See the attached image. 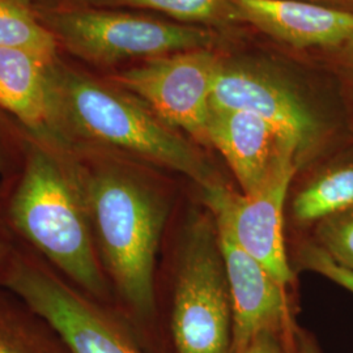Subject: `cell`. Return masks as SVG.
<instances>
[{"label":"cell","instance_id":"cell-19","mask_svg":"<svg viewBox=\"0 0 353 353\" xmlns=\"http://www.w3.org/2000/svg\"><path fill=\"white\" fill-rule=\"evenodd\" d=\"M296 265L301 270L318 274L353 293V271L338 265L327 252L310 237H303L296 248Z\"/></svg>","mask_w":353,"mask_h":353},{"label":"cell","instance_id":"cell-4","mask_svg":"<svg viewBox=\"0 0 353 353\" xmlns=\"http://www.w3.org/2000/svg\"><path fill=\"white\" fill-rule=\"evenodd\" d=\"M211 106L262 118L293 145L301 172L353 139L335 84L326 92H310L258 62L223 59Z\"/></svg>","mask_w":353,"mask_h":353},{"label":"cell","instance_id":"cell-25","mask_svg":"<svg viewBox=\"0 0 353 353\" xmlns=\"http://www.w3.org/2000/svg\"><path fill=\"white\" fill-rule=\"evenodd\" d=\"M0 168H1V163H0Z\"/></svg>","mask_w":353,"mask_h":353},{"label":"cell","instance_id":"cell-23","mask_svg":"<svg viewBox=\"0 0 353 353\" xmlns=\"http://www.w3.org/2000/svg\"><path fill=\"white\" fill-rule=\"evenodd\" d=\"M305 1L319 4L339 12L353 14V0H305Z\"/></svg>","mask_w":353,"mask_h":353},{"label":"cell","instance_id":"cell-20","mask_svg":"<svg viewBox=\"0 0 353 353\" xmlns=\"http://www.w3.org/2000/svg\"><path fill=\"white\" fill-rule=\"evenodd\" d=\"M316 61L331 76L336 87L353 137V43L318 57Z\"/></svg>","mask_w":353,"mask_h":353},{"label":"cell","instance_id":"cell-21","mask_svg":"<svg viewBox=\"0 0 353 353\" xmlns=\"http://www.w3.org/2000/svg\"><path fill=\"white\" fill-rule=\"evenodd\" d=\"M284 336L288 353H322L316 339L306 331L294 327V325L287 332H284Z\"/></svg>","mask_w":353,"mask_h":353},{"label":"cell","instance_id":"cell-13","mask_svg":"<svg viewBox=\"0 0 353 353\" xmlns=\"http://www.w3.org/2000/svg\"><path fill=\"white\" fill-rule=\"evenodd\" d=\"M290 198V223L301 232L353 208V139L306 168Z\"/></svg>","mask_w":353,"mask_h":353},{"label":"cell","instance_id":"cell-15","mask_svg":"<svg viewBox=\"0 0 353 353\" xmlns=\"http://www.w3.org/2000/svg\"><path fill=\"white\" fill-rule=\"evenodd\" d=\"M0 353H72L58 330L0 285Z\"/></svg>","mask_w":353,"mask_h":353},{"label":"cell","instance_id":"cell-18","mask_svg":"<svg viewBox=\"0 0 353 353\" xmlns=\"http://www.w3.org/2000/svg\"><path fill=\"white\" fill-rule=\"evenodd\" d=\"M307 237L338 265L353 271V208L321 221Z\"/></svg>","mask_w":353,"mask_h":353},{"label":"cell","instance_id":"cell-14","mask_svg":"<svg viewBox=\"0 0 353 353\" xmlns=\"http://www.w3.org/2000/svg\"><path fill=\"white\" fill-rule=\"evenodd\" d=\"M51 63L28 51L0 49V105L46 144L52 134Z\"/></svg>","mask_w":353,"mask_h":353},{"label":"cell","instance_id":"cell-5","mask_svg":"<svg viewBox=\"0 0 353 353\" xmlns=\"http://www.w3.org/2000/svg\"><path fill=\"white\" fill-rule=\"evenodd\" d=\"M169 328L176 353H232L233 313L214 216L194 212L178 241Z\"/></svg>","mask_w":353,"mask_h":353},{"label":"cell","instance_id":"cell-9","mask_svg":"<svg viewBox=\"0 0 353 353\" xmlns=\"http://www.w3.org/2000/svg\"><path fill=\"white\" fill-rule=\"evenodd\" d=\"M299 173L297 161L287 159L252 195L229 186L202 191L203 204L225 214L241 248L284 287L296 279L285 248L284 221L290 188Z\"/></svg>","mask_w":353,"mask_h":353},{"label":"cell","instance_id":"cell-6","mask_svg":"<svg viewBox=\"0 0 353 353\" xmlns=\"http://www.w3.org/2000/svg\"><path fill=\"white\" fill-rule=\"evenodd\" d=\"M0 285L45 316L72 353H147L123 316L77 290L36 252L7 249Z\"/></svg>","mask_w":353,"mask_h":353},{"label":"cell","instance_id":"cell-8","mask_svg":"<svg viewBox=\"0 0 353 353\" xmlns=\"http://www.w3.org/2000/svg\"><path fill=\"white\" fill-rule=\"evenodd\" d=\"M221 61L214 49L179 51L115 74L110 81L138 97L165 123L208 147L211 94Z\"/></svg>","mask_w":353,"mask_h":353},{"label":"cell","instance_id":"cell-11","mask_svg":"<svg viewBox=\"0 0 353 353\" xmlns=\"http://www.w3.org/2000/svg\"><path fill=\"white\" fill-rule=\"evenodd\" d=\"M234 23L316 58L353 43V14L305 0H230Z\"/></svg>","mask_w":353,"mask_h":353},{"label":"cell","instance_id":"cell-10","mask_svg":"<svg viewBox=\"0 0 353 353\" xmlns=\"http://www.w3.org/2000/svg\"><path fill=\"white\" fill-rule=\"evenodd\" d=\"M205 208L214 216L227 271L233 313L232 353H240L256 335L265 331L284 332L293 326L287 287L241 248L225 214Z\"/></svg>","mask_w":353,"mask_h":353},{"label":"cell","instance_id":"cell-3","mask_svg":"<svg viewBox=\"0 0 353 353\" xmlns=\"http://www.w3.org/2000/svg\"><path fill=\"white\" fill-rule=\"evenodd\" d=\"M11 227L77 290L108 305L110 284L65 153L37 141L8 203Z\"/></svg>","mask_w":353,"mask_h":353},{"label":"cell","instance_id":"cell-2","mask_svg":"<svg viewBox=\"0 0 353 353\" xmlns=\"http://www.w3.org/2000/svg\"><path fill=\"white\" fill-rule=\"evenodd\" d=\"M51 141L57 148L89 147L188 176L202 191L229 186L199 144L169 126L115 84L58 61L49 67Z\"/></svg>","mask_w":353,"mask_h":353},{"label":"cell","instance_id":"cell-22","mask_svg":"<svg viewBox=\"0 0 353 353\" xmlns=\"http://www.w3.org/2000/svg\"><path fill=\"white\" fill-rule=\"evenodd\" d=\"M276 331H265L256 335L240 353H288L285 343L281 344Z\"/></svg>","mask_w":353,"mask_h":353},{"label":"cell","instance_id":"cell-12","mask_svg":"<svg viewBox=\"0 0 353 353\" xmlns=\"http://www.w3.org/2000/svg\"><path fill=\"white\" fill-rule=\"evenodd\" d=\"M208 147L225 159L243 195L259 189L287 159H294L301 172L293 145L262 118L246 112L212 108Z\"/></svg>","mask_w":353,"mask_h":353},{"label":"cell","instance_id":"cell-16","mask_svg":"<svg viewBox=\"0 0 353 353\" xmlns=\"http://www.w3.org/2000/svg\"><path fill=\"white\" fill-rule=\"evenodd\" d=\"M77 6L96 8H143L164 13L188 26H225L236 24L230 0H71Z\"/></svg>","mask_w":353,"mask_h":353},{"label":"cell","instance_id":"cell-17","mask_svg":"<svg viewBox=\"0 0 353 353\" xmlns=\"http://www.w3.org/2000/svg\"><path fill=\"white\" fill-rule=\"evenodd\" d=\"M0 49H19L57 61L58 42L24 0H0Z\"/></svg>","mask_w":353,"mask_h":353},{"label":"cell","instance_id":"cell-1","mask_svg":"<svg viewBox=\"0 0 353 353\" xmlns=\"http://www.w3.org/2000/svg\"><path fill=\"white\" fill-rule=\"evenodd\" d=\"M87 207L105 275L130 326L157 312V252L170 214L169 191L141 164L89 147L61 148ZM132 328V327H131Z\"/></svg>","mask_w":353,"mask_h":353},{"label":"cell","instance_id":"cell-24","mask_svg":"<svg viewBox=\"0 0 353 353\" xmlns=\"http://www.w3.org/2000/svg\"><path fill=\"white\" fill-rule=\"evenodd\" d=\"M6 252H7V249L0 243V265H1V262H3V258H4V255H6Z\"/></svg>","mask_w":353,"mask_h":353},{"label":"cell","instance_id":"cell-7","mask_svg":"<svg viewBox=\"0 0 353 353\" xmlns=\"http://www.w3.org/2000/svg\"><path fill=\"white\" fill-rule=\"evenodd\" d=\"M58 43L90 63L159 58L179 51L214 49L220 42L210 28L163 21L134 13L87 6L43 8L37 13Z\"/></svg>","mask_w":353,"mask_h":353}]
</instances>
